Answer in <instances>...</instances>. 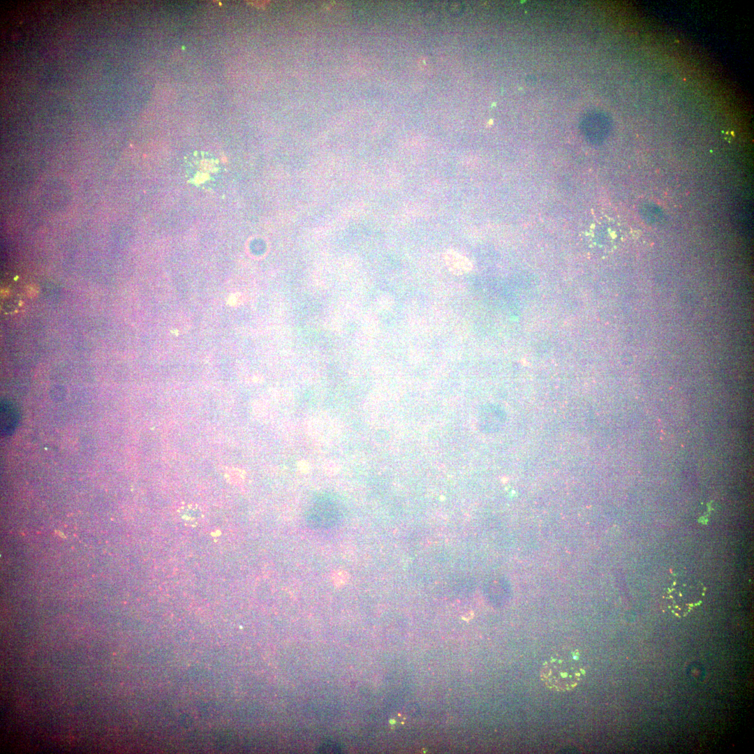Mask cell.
I'll use <instances>...</instances> for the list:
<instances>
[{
  "label": "cell",
  "mask_w": 754,
  "mask_h": 754,
  "mask_svg": "<svg viewBox=\"0 0 754 754\" xmlns=\"http://www.w3.org/2000/svg\"><path fill=\"white\" fill-rule=\"evenodd\" d=\"M585 670L576 650L563 649L546 660L540 670V679L549 688L565 692L574 689L584 679Z\"/></svg>",
  "instance_id": "6da1fadb"
},
{
  "label": "cell",
  "mask_w": 754,
  "mask_h": 754,
  "mask_svg": "<svg viewBox=\"0 0 754 754\" xmlns=\"http://www.w3.org/2000/svg\"><path fill=\"white\" fill-rule=\"evenodd\" d=\"M704 593L705 587L701 582L679 577L670 583L663 598L672 613L685 616L702 603Z\"/></svg>",
  "instance_id": "7a4b0ae2"
},
{
  "label": "cell",
  "mask_w": 754,
  "mask_h": 754,
  "mask_svg": "<svg viewBox=\"0 0 754 754\" xmlns=\"http://www.w3.org/2000/svg\"><path fill=\"white\" fill-rule=\"evenodd\" d=\"M184 165L187 180L198 188L212 190L221 182L223 165L211 153L195 151L187 156Z\"/></svg>",
  "instance_id": "3957f363"
},
{
  "label": "cell",
  "mask_w": 754,
  "mask_h": 754,
  "mask_svg": "<svg viewBox=\"0 0 754 754\" xmlns=\"http://www.w3.org/2000/svg\"><path fill=\"white\" fill-rule=\"evenodd\" d=\"M340 511L335 501L329 497L318 498L311 506L307 517L314 528H328L339 519Z\"/></svg>",
  "instance_id": "277c9868"
},
{
  "label": "cell",
  "mask_w": 754,
  "mask_h": 754,
  "mask_svg": "<svg viewBox=\"0 0 754 754\" xmlns=\"http://www.w3.org/2000/svg\"><path fill=\"white\" fill-rule=\"evenodd\" d=\"M19 421V412L14 404L2 401L1 403V435L9 436L15 429Z\"/></svg>",
  "instance_id": "5b68a950"
},
{
  "label": "cell",
  "mask_w": 754,
  "mask_h": 754,
  "mask_svg": "<svg viewBox=\"0 0 754 754\" xmlns=\"http://www.w3.org/2000/svg\"><path fill=\"white\" fill-rule=\"evenodd\" d=\"M444 260L449 270L456 275L467 273L473 267L466 257L454 250H448L444 254Z\"/></svg>",
  "instance_id": "8992f818"
},
{
  "label": "cell",
  "mask_w": 754,
  "mask_h": 754,
  "mask_svg": "<svg viewBox=\"0 0 754 754\" xmlns=\"http://www.w3.org/2000/svg\"><path fill=\"white\" fill-rule=\"evenodd\" d=\"M201 512L198 508L194 505H188L186 507H183L181 509L182 517L188 522H193L200 519Z\"/></svg>",
  "instance_id": "52a82bcc"
}]
</instances>
